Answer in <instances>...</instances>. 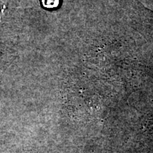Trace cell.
Segmentation results:
<instances>
[{"label":"cell","instance_id":"6da1fadb","mask_svg":"<svg viewBox=\"0 0 153 153\" xmlns=\"http://www.w3.org/2000/svg\"><path fill=\"white\" fill-rule=\"evenodd\" d=\"M9 4V0H0V22L6 15Z\"/></svg>","mask_w":153,"mask_h":153},{"label":"cell","instance_id":"7a4b0ae2","mask_svg":"<svg viewBox=\"0 0 153 153\" xmlns=\"http://www.w3.org/2000/svg\"><path fill=\"white\" fill-rule=\"evenodd\" d=\"M60 2V0H42L43 5L45 8L53 9L57 7Z\"/></svg>","mask_w":153,"mask_h":153}]
</instances>
